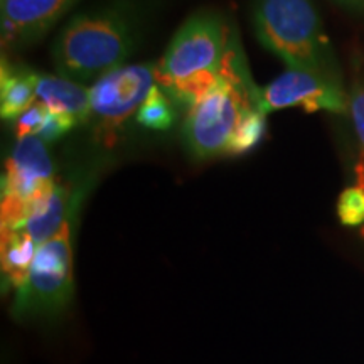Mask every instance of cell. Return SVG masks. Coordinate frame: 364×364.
Segmentation results:
<instances>
[{
	"label": "cell",
	"mask_w": 364,
	"mask_h": 364,
	"mask_svg": "<svg viewBox=\"0 0 364 364\" xmlns=\"http://www.w3.org/2000/svg\"><path fill=\"white\" fill-rule=\"evenodd\" d=\"M38 73L2 63L0 73V115L16 122L38 100Z\"/></svg>",
	"instance_id": "11"
},
{
	"label": "cell",
	"mask_w": 364,
	"mask_h": 364,
	"mask_svg": "<svg viewBox=\"0 0 364 364\" xmlns=\"http://www.w3.org/2000/svg\"><path fill=\"white\" fill-rule=\"evenodd\" d=\"M49 108L43 103H34L29 110L22 113L16 120V135L17 139L27 135H38L41 127H43L46 117H48Z\"/></svg>",
	"instance_id": "18"
},
{
	"label": "cell",
	"mask_w": 364,
	"mask_h": 364,
	"mask_svg": "<svg viewBox=\"0 0 364 364\" xmlns=\"http://www.w3.org/2000/svg\"><path fill=\"white\" fill-rule=\"evenodd\" d=\"M78 0H2L4 48H24L39 41Z\"/></svg>",
	"instance_id": "9"
},
{
	"label": "cell",
	"mask_w": 364,
	"mask_h": 364,
	"mask_svg": "<svg viewBox=\"0 0 364 364\" xmlns=\"http://www.w3.org/2000/svg\"><path fill=\"white\" fill-rule=\"evenodd\" d=\"M262 110L260 100L225 80L188 110L182 136L194 157L209 159L226 154L231 135L245 113Z\"/></svg>",
	"instance_id": "5"
},
{
	"label": "cell",
	"mask_w": 364,
	"mask_h": 364,
	"mask_svg": "<svg viewBox=\"0 0 364 364\" xmlns=\"http://www.w3.org/2000/svg\"><path fill=\"white\" fill-rule=\"evenodd\" d=\"M334 2L348 9V11L364 14V0H334Z\"/></svg>",
	"instance_id": "19"
},
{
	"label": "cell",
	"mask_w": 364,
	"mask_h": 364,
	"mask_svg": "<svg viewBox=\"0 0 364 364\" xmlns=\"http://www.w3.org/2000/svg\"><path fill=\"white\" fill-rule=\"evenodd\" d=\"M54 181V162L48 144L38 135L17 139L6 161L2 176V199L17 201L29 209L36 199L48 193ZM29 213V211H27Z\"/></svg>",
	"instance_id": "8"
},
{
	"label": "cell",
	"mask_w": 364,
	"mask_h": 364,
	"mask_svg": "<svg viewBox=\"0 0 364 364\" xmlns=\"http://www.w3.org/2000/svg\"><path fill=\"white\" fill-rule=\"evenodd\" d=\"M349 113H351L354 129L361 142L364 161V66L358 56L353 61V78L349 88Z\"/></svg>",
	"instance_id": "15"
},
{
	"label": "cell",
	"mask_w": 364,
	"mask_h": 364,
	"mask_svg": "<svg viewBox=\"0 0 364 364\" xmlns=\"http://www.w3.org/2000/svg\"><path fill=\"white\" fill-rule=\"evenodd\" d=\"M157 81V65H130L117 68L97 80L90 88V117L86 124L103 139L139 112L149 91Z\"/></svg>",
	"instance_id": "6"
},
{
	"label": "cell",
	"mask_w": 364,
	"mask_h": 364,
	"mask_svg": "<svg viewBox=\"0 0 364 364\" xmlns=\"http://www.w3.org/2000/svg\"><path fill=\"white\" fill-rule=\"evenodd\" d=\"M76 125H80V122L76 120L75 117L68 115V113H63V112L49 110L43 127H41L38 136L46 144H53L61 139V136L70 134Z\"/></svg>",
	"instance_id": "17"
},
{
	"label": "cell",
	"mask_w": 364,
	"mask_h": 364,
	"mask_svg": "<svg viewBox=\"0 0 364 364\" xmlns=\"http://www.w3.org/2000/svg\"><path fill=\"white\" fill-rule=\"evenodd\" d=\"M267 130V113L262 110H252L245 113L236 125L228 144L225 156H245L253 150L263 140Z\"/></svg>",
	"instance_id": "14"
},
{
	"label": "cell",
	"mask_w": 364,
	"mask_h": 364,
	"mask_svg": "<svg viewBox=\"0 0 364 364\" xmlns=\"http://www.w3.org/2000/svg\"><path fill=\"white\" fill-rule=\"evenodd\" d=\"M177 105L161 86L156 85L149 91L142 107L136 112V122L147 130L164 132L174 125Z\"/></svg>",
	"instance_id": "13"
},
{
	"label": "cell",
	"mask_w": 364,
	"mask_h": 364,
	"mask_svg": "<svg viewBox=\"0 0 364 364\" xmlns=\"http://www.w3.org/2000/svg\"><path fill=\"white\" fill-rule=\"evenodd\" d=\"M142 27V6L136 0H110L76 14L53 44L59 76L88 83L124 66L135 51Z\"/></svg>",
	"instance_id": "1"
},
{
	"label": "cell",
	"mask_w": 364,
	"mask_h": 364,
	"mask_svg": "<svg viewBox=\"0 0 364 364\" xmlns=\"http://www.w3.org/2000/svg\"><path fill=\"white\" fill-rule=\"evenodd\" d=\"M252 24L257 39L289 68L343 83L334 49L312 0H255Z\"/></svg>",
	"instance_id": "3"
},
{
	"label": "cell",
	"mask_w": 364,
	"mask_h": 364,
	"mask_svg": "<svg viewBox=\"0 0 364 364\" xmlns=\"http://www.w3.org/2000/svg\"><path fill=\"white\" fill-rule=\"evenodd\" d=\"M235 27L215 11H199L182 24L157 65V83L177 108H189L221 80Z\"/></svg>",
	"instance_id": "2"
},
{
	"label": "cell",
	"mask_w": 364,
	"mask_h": 364,
	"mask_svg": "<svg viewBox=\"0 0 364 364\" xmlns=\"http://www.w3.org/2000/svg\"><path fill=\"white\" fill-rule=\"evenodd\" d=\"M80 209L36 252L29 272L14 294L11 314L17 322H51L70 309L75 295L73 236Z\"/></svg>",
	"instance_id": "4"
},
{
	"label": "cell",
	"mask_w": 364,
	"mask_h": 364,
	"mask_svg": "<svg viewBox=\"0 0 364 364\" xmlns=\"http://www.w3.org/2000/svg\"><path fill=\"white\" fill-rule=\"evenodd\" d=\"M38 100L49 110L63 112L75 117L80 124H86L90 117V90L81 83L65 76L39 75L38 73Z\"/></svg>",
	"instance_id": "10"
},
{
	"label": "cell",
	"mask_w": 364,
	"mask_h": 364,
	"mask_svg": "<svg viewBox=\"0 0 364 364\" xmlns=\"http://www.w3.org/2000/svg\"><path fill=\"white\" fill-rule=\"evenodd\" d=\"M39 247L21 231H2V280L4 290L17 289L29 272Z\"/></svg>",
	"instance_id": "12"
},
{
	"label": "cell",
	"mask_w": 364,
	"mask_h": 364,
	"mask_svg": "<svg viewBox=\"0 0 364 364\" xmlns=\"http://www.w3.org/2000/svg\"><path fill=\"white\" fill-rule=\"evenodd\" d=\"M338 218L348 228L364 225V186H353L341 193L338 199Z\"/></svg>",
	"instance_id": "16"
},
{
	"label": "cell",
	"mask_w": 364,
	"mask_h": 364,
	"mask_svg": "<svg viewBox=\"0 0 364 364\" xmlns=\"http://www.w3.org/2000/svg\"><path fill=\"white\" fill-rule=\"evenodd\" d=\"M289 107H300L307 113L349 112V93L344 85L317 73L289 68L279 78L260 88L262 112L270 113Z\"/></svg>",
	"instance_id": "7"
}]
</instances>
